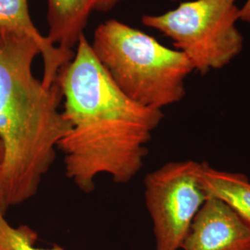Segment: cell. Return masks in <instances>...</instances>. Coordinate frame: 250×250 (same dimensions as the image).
Masks as SVG:
<instances>
[{
    "instance_id": "cell-10",
    "label": "cell",
    "mask_w": 250,
    "mask_h": 250,
    "mask_svg": "<svg viewBox=\"0 0 250 250\" xmlns=\"http://www.w3.org/2000/svg\"><path fill=\"white\" fill-rule=\"evenodd\" d=\"M37 234L27 225L15 227L9 224L0 208V250H65L56 245L50 249L36 246Z\"/></svg>"
},
{
    "instance_id": "cell-7",
    "label": "cell",
    "mask_w": 250,
    "mask_h": 250,
    "mask_svg": "<svg viewBox=\"0 0 250 250\" xmlns=\"http://www.w3.org/2000/svg\"><path fill=\"white\" fill-rule=\"evenodd\" d=\"M29 0H0V30L32 38L40 47L44 62L42 81L46 86L58 83L63 68L71 62L35 26L29 11Z\"/></svg>"
},
{
    "instance_id": "cell-4",
    "label": "cell",
    "mask_w": 250,
    "mask_h": 250,
    "mask_svg": "<svg viewBox=\"0 0 250 250\" xmlns=\"http://www.w3.org/2000/svg\"><path fill=\"white\" fill-rule=\"evenodd\" d=\"M237 0H193L158 15H144L142 23L169 37L186 54L195 71L206 74L228 65L241 53L244 36Z\"/></svg>"
},
{
    "instance_id": "cell-13",
    "label": "cell",
    "mask_w": 250,
    "mask_h": 250,
    "mask_svg": "<svg viewBox=\"0 0 250 250\" xmlns=\"http://www.w3.org/2000/svg\"><path fill=\"white\" fill-rule=\"evenodd\" d=\"M3 160V146H2V144L0 142V164L2 162Z\"/></svg>"
},
{
    "instance_id": "cell-2",
    "label": "cell",
    "mask_w": 250,
    "mask_h": 250,
    "mask_svg": "<svg viewBox=\"0 0 250 250\" xmlns=\"http://www.w3.org/2000/svg\"><path fill=\"white\" fill-rule=\"evenodd\" d=\"M40 47L29 36L0 30V208L35 197L68 131L60 84L33 73Z\"/></svg>"
},
{
    "instance_id": "cell-12",
    "label": "cell",
    "mask_w": 250,
    "mask_h": 250,
    "mask_svg": "<svg viewBox=\"0 0 250 250\" xmlns=\"http://www.w3.org/2000/svg\"><path fill=\"white\" fill-rule=\"evenodd\" d=\"M240 21L250 23V0H247L240 8Z\"/></svg>"
},
{
    "instance_id": "cell-5",
    "label": "cell",
    "mask_w": 250,
    "mask_h": 250,
    "mask_svg": "<svg viewBox=\"0 0 250 250\" xmlns=\"http://www.w3.org/2000/svg\"><path fill=\"white\" fill-rule=\"evenodd\" d=\"M201 162L171 161L147 173L144 197L155 250H180L208 194L198 178Z\"/></svg>"
},
{
    "instance_id": "cell-11",
    "label": "cell",
    "mask_w": 250,
    "mask_h": 250,
    "mask_svg": "<svg viewBox=\"0 0 250 250\" xmlns=\"http://www.w3.org/2000/svg\"><path fill=\"white\" fill-rule=\"evenodd\" d=\"M124 0H91L93 10L106 12L116 7L117 5Z\"/></svg>"
},
{
    "instance_id": "cell-3",
    "label": "cell",
    "mask_w": 250,
    "mask_h": 250,
    "mask_svg": "<svg viewBox=\"0 0 250 250\" xmlns=\"http://www.w3.org/2000/svg\"><path fill=\"white\" fill-rule=\"evenodd\" d=\"M93 52L125 95L146 107L162 109L186 96V80L195 71L188 56L117 20L97 27Z\"/></svg>"
},
{
    "instance_id": "cell-14",
    "label": "cell",
    "mask_w": 250,
    "mask_h": 250,
    "mask_svg": "<svg viewBox=\"0 0 250 250\" xmlns=\"http://www.w3.org/2000/svg\"><path fill=\"white\" fill-rule=\"evenodd\" d=\"M171 1H178V0H171Z\"/></svg>"
},
{
    "instance_id": "cell-9",
    "label": "cell",
    "mask_w": 250,
    "mask_h": 250,
    "mask_svg": "<svg viewBox=\"0 0 250 250\" xmlns=\"http://www.w3.org/2000/svg\"><path fill=\"white\" fill-rule=\"evenodd\" d=\"M198 178L206 193L217 197L250 225V181L246 175L201 163Z\"/></svg>"
},
{
    "instance_id": "cell-1",
    "label": "cell",
    "mask_w": 250,
    "mask_h": 250,
    "mask_svg": "<svg viewBox=\"0 0 250 250\" xmlns=\"http://www.w3.org/2000/svg\"><path fill=\"white\" fill-rule=\"evenodd\" d=\"M58 83L68 131L58 144L65 174L82 192L96 188L99 175L127 184L147 156V144L161 125V109L146 107L120 89L81 36L77 50Z\"/></svg>"
},
{
    "instance_id": "cell-8",
    "label": "cell",
    "mask_w": 250,
    "mask_h": 250,
    "mask_svg": "<svg viewBox=\"0 0 250 250\" xmlns=\"http://www.w3.org/2000/svg\"><path fill=\"white\" fill-rule=\"evenodd\" d=\"M48 41L72 60V49L83 36L90 13L91 0H46Z\"/></svg>"
},
{
    "instance_id": "cell-6",
    "label": "cell",
    "mask_w": 250,
    "mask_h": 250,
    "mask_svg": "<svg viewBox=\"0 0 250 250\" xmlns=\"http://www.w3.org/2000/svg\"><path fill=\"white\" fill-rule=\"evenodd\" d=\"M182 250H250V225L224 201L208 196Z\"/></svg>"
}]
</instances>
